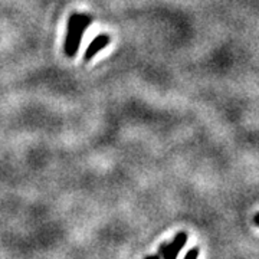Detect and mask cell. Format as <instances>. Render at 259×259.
I'll list each match as a JSON object with an SVG mask.
<instances>
[{"instance_id": "6", "label": "cell", "mask_w": 259, "mask_h": 259, "mask_svg": "<svg viewBox=\"0 0 259 259\" xmlns=\"http://www.w3.org/2000/svg\"><path fill=\"white\" fill-rule=\"evenodd\" d=\"M161 256L160 255H150V256H146V259H160Z\"/></svg>"}, {"instance_id": "3", "label": "cell", "mask_w": 259, "mask_h": 259, "mask_svg": "<svg viewBox=\"0 0 259 259\" xmlns=\"http://www.w3.org/2000/svg\"><path fill=\"white\" fill-rule=\"evenodd\" d=\"M110 36L107 35V33H101V35H98V36L94 39L93 42L90 44V47L87 49V52H85V61H91L94 56L97 55L100 51H102L104 48L108 47V44H110Z\"/></svg>"}, {"instance_id": "4", "label": "cell", "mask_w": 259, "mask_h": 259, "mask_svg": "<svg viewBox=\"0 0 259 259\" xmlns=\"http://www.w3.org/2000/svg\"><path fill=\"white\" fill-rule=\"evenodd\" d=\"M197 256H199V248H192L186 253L185 259H197Z\"/></svg>"}, {"instance_id": "2", "label": "cell", "mask_w": 259, "mask_h": 259, "mask_svg": "<svg viewBox=\"0 0 259 259\" xmlns=\"http://www.w3.org/2000/svg\"><path fill=\"white\" fill-rule=\"evenodd\" d=\"M186 242H187V233L179 232L173 241L168 243H161L158 249V255L163 256V259H177L180 250L185 248Z\"/></svg>"}, {"instance_id": "5", "label": "cell", "mask_w": 259, "mask_h": 259, "mask_svg": "<svg viewBox=\"0 0 259 259\" xmlns=\"http://www.w3.org/2000/svg\"><path fill=\"white\" fill-rule=\"evenodd\" d=\"M253 222H255V225H258L259 226V213H256V214L253 216Z\"/></svg>"}, {"instance_id": "1", "label": "cell", "mask_w": 259, "mask_h": 259, "mask_svg": "<svg viewBox=\"0 0 259 259\" xmlns=\"http://www.w3.org/2000/svg\"><path fill=\"white\" fill-rule=\"evenodd\" d=\"M91 25L90 16L83 13H74L68 19V30L65 39V54L69 58H74L79 49L83 32Z\"/></svg>"}]
</instances>
